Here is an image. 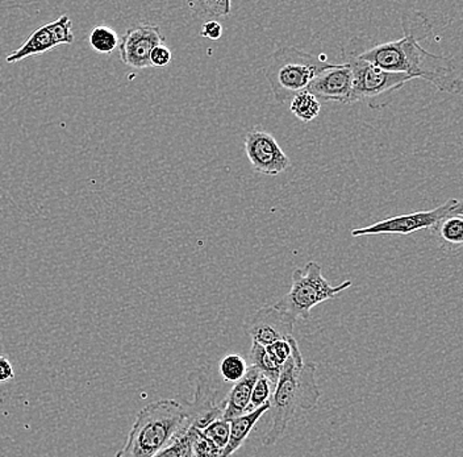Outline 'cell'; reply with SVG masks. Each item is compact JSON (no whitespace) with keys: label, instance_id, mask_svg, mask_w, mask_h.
Wrapping results in <instances>:
<instances>
[{"label":"cell","instance_id":"21","mask_svg":"<svg viewBox=\"0 0 463 457\" xmlns=\"http://www.w3.org/2000/svg\"><path fill=\"white\" fill-rule=\"evenodd\" d=\"M191 447L193 457H219L222 453L217 445L203 435L202 431L191 427Z\"/></svg>","mask_w":463,"mask_h":457},{"label":"cell","instance_id":"16","mask_svg":"<svg viewBox=\"0 0 463 457\" xmlns=\"http://www.w3.org/2000/svg\"><path fill=\"white\" fill-rule=\"evenodd\" d=\"M249 358H250V366L260 370L263 377L268 378L270 384L277 386L278 380H279L280 370L279 367L271 360L265 347L251 341L250 352H249Z\"/></svg>","mask_w":463,"mask_h":457},{"label":"cell","instance_id":"11","mask_svg":"<svg viewBox=\"0 0 463 457\" xmlns=\"http://www.w3.org/2000/svg\"><path fill=\"white\" fill-rule=\"evenodd\" d=\"M195 381V395L193 402H187L191 426L203 431L224 415L222 404H217V390L213 387L208 376L198 369L191 373Z\"/></svg>","mask_w":463,"mask_h":457},{"label":"cell","instance_id":"19","mask_svg":"<svg viewBox=\"0 0 463 457\" xmlns=\"http://www.w3.org/2000/svg\"><path fill=\"white\" fill-rule=\"evenodd\" d=\"M220 375L227 383H234L244 377L248 367L239 355H228L220 361Z\"/></svg>","mask_w":463,"mask_h":457},{"label":"cell","instance_id":"5","mask_svg":"<svg viewBox=\"0 0 463 457\" xmlns=\"http://www.w3.org/2000/svg\"><path fill=\"white\" fill-rule=\"evenodd\" d=\"M350 286V280L344 281L338 286L331 285V282L323 276L321 265L317 262H308L304 268L295 269L288 293L275 305V308L288 314L295 322L308 320L312 309L326 300H335Z\"/></svg>","mask_w":463,"mask_h":457},{"label":"cell","instance_id":"12","mask_svg":"<svg viewBox=\"0 0 463 457\" xmlns=\"http://www.w3.org/2000/svg\"><path fill=\"white\" fill-rule=\"evenodd\" d=\"M352 71L345 63H333L331 68L321 71L312 81L307 91L311 92L318 102H338L349 104L352 95Z\"/></svg>","mask_w":463,"mask_h":457},{"label":"cell","instance_id":"18","mask_svg":"<svg viewBox=\"0 0 463 457\" xmlns=\"http://www.w3.org/2000/svg\"><path fill=\"white\" fill-rule=\"evenodd\" d=\"M89 42L91 48L100 54H111L120 44L118 34L107 25H97L92 28Z\"/></svg>","mask_w":463,"mask_h":457},{"label":"cell","instance_id":"15","mask_svg":"<svg viewBox=\"0 0 463 457\" xmlns=\"http://www.w3.org/2000/svg\"><path fill=\"white\" fill-rule=\"evenodd\" d=\"M54 44L53 37H52L51 31H49L48 25H43V27L37 28L36 31L32 32L31 36L28 37L27 42L24 43L16 51L11 52L7 57H5V62L7 63H17L20 61L28 59L32 56H39V54L46 53V52L52 51L56 48Z\"/></svg>","mask_w":463,"mask_h":457},{"label":"cell","instance_id":"2","mask_svg":"<svg viewBox=\"0 0 463 457\" xmlns=\"http://www.w3.org/2000/svg\"><path fill=\"white\" fill-rule=\"evenodd\" d=\"M317 364L304 363L299 346L291 339V356L280 370L279 380L270 398L271 424L263 436V445L271 447L285 435L298 410L309 412L321 397L317 383Z\"/></svg>","mask_w":463,"mask_h":457},{"label":"cell","instance_id":"7","mask_svg":"<svg viewBox=\"0 0 463 457\" xmlns=\"http://www.w3.org/2000/svg\"><path fill=\"white\" fill-rule=\"evenodd\" d=\"M454 214H463V199L459 201V199L451 198L432 210L403 214V215L376 222L367 227L355 228L350 231V236L412 235L419 231H432L442 219Z\"/></svg>","mask_w":463,"mask_h":457},{"label":"cell","instance_id":"1","mask_svg":"<svg viewBox=\"0 0 463 457\" xmlns=\"http://www.w3.org/2000/svg\"><path fill=\"white\" fill-rule=\"evenodd\" d=\"M403 37L395 42L369 45L364 37H353L343 51L372 63L382 71L421 78L445 92L457 95L463 91V78L451 57L439 56L422 48L420 42L432 36L433 24L422 11L402 15Z\"/></svg>","mask_w":463,"mask_h":457},{"label":"cell","instance_id":"28","mask_svg":"<svg viewBox=\"0 0 463 457\" xmlns=\"http://www.w3.org/2000/svg\"><path fill=\"white\" fill-rule=\"evenodd\" d=\"M222 32H224L222 31V25L217 20L208 19L203 23L201 36L216 42V40L222 36Z\"/></svg>","mask_w":463,"mask_h":457},{"label":"cell","instance_id":"23","mask_svg":"<svg viewBox=\"0 0 463 457\" xmlns=\"http://www.w3.org/2000/svg\"><path fill=\"white\" fill-rule=\"evenodd\" d=\"M202 433L222 451L230 441L231 422L219 419V421H215L210 426L205 427Z\"/></svg>","mask_w":463,"mask_h":457},{"label":"cell","instance_id":"25","mask_svg":"<svg viewBox=\"0 0 463 457\" xmlns=\"http://www.w3.org/2000/svg\"><path fill=\"white\" fill-rule=\"evenodd\" d=\"M291 339L292 338H289L288 340H279L277 341V343L271 344V346L265 347L271 360H273L279 368L285 366L286 361H288L289 356H291Z\"/></svg>","mask_w":463,"mask_h":457},{"label":"cell","instance_id":"9","mask_svg":"<svg viewBox=\"0 0 463 457\" xmlns=\"http://www.w3.org/2000/svg\"><path fill=\"white\" fill-rule=\"evenodd\" d=\"M161 28L152 23L140 22L127 30L120 39V59L133 69L150 68V53L156 46L164 44Z\"/></svg>","mask_w":463,"mask_h":457},{"label":"cell","instance_id":"8","mask_svg":"<svg viewBox=\"0 0 463 457\" xmlns=\"http://www.w3.org/2000/svg\"><path fill=\"white\" fill-rule=\"evenodd\" d=\"M244 147L249 163L260 175L277 177L291 167L288 156L274 136L260 127H253L246 132Z\"/></svg>","mask_w":463,"mask_h":457},{"label":"cell","instance_id":"13","mask_svg":"<svg viewBox=\"0 0 463 457\" xmlns=\"http://www.w3.org/2000/svg\"><path fill=\"white\" fill-rule=\"evenodd\" d=\"M260 372L254 367H249L244 377L237 381L232 387L230 395L222 402L224 407V415L222 419L232 422L233 419L248 414L249 405H250L251 393H253L254 385L259 380Z\"/></svg>","mask_w":463,"mask_h":457},{"label":"cell","instance_id":"29","mask_svg":"<svg viewBox=\"0 0 463 457\" xmlns=\"http://www.w3.org/2000/svg\"><path fill=\"white\" fill-rule=\"evenodd\" d=\"M14 372L13 364L5 356H0V383H8L14 380Z\"/></svg>","mask_w":463,"mask_h":457},{"label":"cell","instance_id":"26","mask_svg":"<svg viewBox=\"0 0 463 457\" xmlns=\"http://www.w3.org/2000/svg\"><path fill=\"white\" fill-rule=\"evenodd\" d=\"M198 7H202L205 11L203 15L205 16H224L228 15L231 11V2H205L195 3Z\"/></svg>","mask_w":463,"mask_h":457},{"label":"cell","instance_id":"14","mask_svg":"<svg viewBox=\"0 0 463 457\" xmlns=\"http://www.w3.org/2000/svg\"><path fill=\"white\" fill-rule=\"evenodd\" d=\"M430 233L439 251L448 254L462 253L463 214L447 216Z\"/></svg>","mask_w":463,"mask_h":457},{"label":"cell","instance_id":"6","mask_svg":"<svg viewBox=\"0 0 463 457\" xmlns=\"http://www.w3.org/2000/svg\"><path fill=\"white\" fill-rule=\"evenodd\" d=\"M343 61L353 75L349 104L361 102L372 109H386L392 102L396 92L413 81L407 74L382 71L345 51H343Z\"/></svg>","mask_w":463,"mask_h":457},{"label":"cell","instance_id":"4","mask_svg":"<svg viewBox=\"0 0 463 457\" xmlns=\"http://www.w3.org/2000/svg\"><path fill=\"white\" fill-rule=\"evenodd\" d=\"M331 66L333 62H328L326 56L308 53L295 46H283L266 61L263 74L275 102L283 104L306 91L312 81Z\"/></svg>","mask_w":463,"mask_h":457},{"label":"cell","instance_id":"10","mask_svg":"<svg viewBox=\"0 0 463 457\" xmlns=\"http://www.w3.org/2000/svg\"><path fill=\"white\" fill-rule=\"evenodd\" d=\"M297 325L291 317L278 310L275 306L260 309L245 322V329L251 341L262 347H269L279 340L294 338Z\"/></svg>","mask_w":463,"mask_h":457},{"label":"cell","instance_id":"27","mask_svg":"<svg viewBox=\"0 0 463 457\" xmlns=\"http://www.w3.org/2000/svg\"><path fill=\"white\" fill-rule=\"evenodd\" d=\"M172 57V51L166 45L156 46L150 53V65L155 66V68H165V66L169 65Z\"/></svg>","mask_w":463,"mask_h":457},{"label":"cell","instance_id":"24","mask_svg":"<svg viewBox=\"0 0 463 457\" xmlns=\"http://www.w3.org/2000/svg\"><path fill=\"white\" fill-rule=\"evenodd\" d=\"M155 457H193L191 447V428L184 435L179 436L172 444L158 452Z\"/></svg>","mask_w":463,"mask_h":457},{"label":"cell","instance_id":"3","mask_svg":"<svg viewBox=\"0 0 463 457\" xmlns=\"http://www.w3.org/2000/svg\"><path fill=\"white\" fill-rule=\"evenodd\" d=\"M191 427L187 402H152L137 413L126 444L115 457H155Z\"/></svg>","mask_w":463,"mask_h":457},{"label":"cell","instance_id":"17","mask_svg":"<svg viewBox=\"0 0 463 457\" xmlns=\"http://www.w3.org/2000/svg\"><path fill=\"white\" fill-rule=\"evenodd\" d=\"M289 109L303 123H311L320 114L321 103L306 90L292 98Z\"/></svg>","mask_w":463,"mask_h":457},{"label":"cell","instance_id":"22","mask_svg":"<svg viewBox=\"0 0 463 457\" xmlns=\"http://www.w3.org/2000/svg\"><path fill=\"white\" fill-rule=\"evenodd\" d=\"M273 385L268 378L260 376L256 385L253 387V393H251L250 405H249L248 413L254 412V410L260 409V407L266 406L270 404L271 395H273Z\"/></svg>","mask_w":463,"mask_h":457},{"label":"cell","instance_id":"20","mask_svg":"<svg viewBox=\"0 0 463 457\" xmlns=\"http://www.w3.org/2000/svg\"><path fill=\"white\" fill-rule=\"evenodd\" d=\"M49 31L53 37L54 44L71 45L74 43V33H72V22L69 15L58 17L54 22L48 23Z\"/></svg>","mask_w":463,"mask_h":457}]
</instances>
